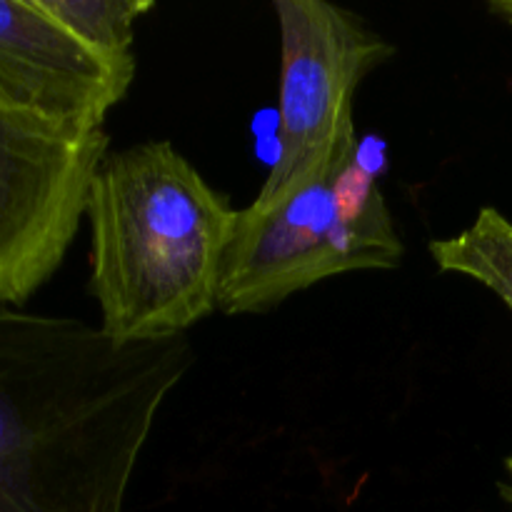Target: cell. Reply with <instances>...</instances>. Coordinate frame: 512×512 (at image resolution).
<instances>
[{
	"label": "cell",
	"mask_w": 512,
	"mask_h": 512,
	"mask_svg": "<svg viewBox=\"0 0 512 512\" xmlns=\"http://www.w3.org/2000/svg\"><path fill=\"white\" fill-rule=\"evenodd\" d=\"M238 210L168 140L105 153L85 203L98 328L120 345L183 338L218 310Z\"/></svg>",
	"instance_id": "cell-2"
},
{
	"label": "cell",
	"mask_w": 512,
	"mask_h": 512,
	"mask_svg": "<svg viewBox=\"0 0 512 512\" xmlns=\"http://www.w3.org/2000/svg\"><path fill=\"white\" fill-rule=\"evenodd\" d=\"M183 338L120 345L78 318L0 305V512H123Z\"/></svg>",
	"instance_id": "cell-1"
},
{
	"label": "cell",
	"mask_w": 512,
	"mask_h": 512,
	"mask_svg": "<svg viewBox=\"0 0 512 512\" xmlns=\"http://www.w3.org/2000/svg\"><path fill=\"white\" fill-rule=\"evenodd\" d=\"M490 10L512 25V0H495V3H490Z\"/></svg>",
	"instance_id": "cell-9"
},
{
	"label": "cell",
	"mask_w": 512,
	"mask_h": 512,
	"mask_svg": "<svg viewBox=\"0 0 512 512\" xmlns=\"http://www.w3.org/2000/svg\"><path fill=\"white\" fill-rule=\"evenodd\" d=\"M135 78L133 58H110L40 8L0 0V103L78 133H100Z\"/></svg>",
	"instance_id": "cell-6"
},
{
	"label": "cell",
	"mask_w": 512,
	"mask_h": 512,
	"mask_svg": "<svg viewBox=\"0 0 512 512\" xmlns=\"http://www.w3.org/2000/svg\"><path fill=\"white\" fill-rule=\"evenodd\" d=\"M40 8L110 58H133V28L153 0H38Z\"/></svg>",
	"instance_id": "cell-8"
},
{
	"label": "cell",
	"mask_w": 512,
	"mask_h": 512,
	"mask_svg": "<svg viewBox=\"0 0 512 512\" xmlns=\"http://www.w3.org/2000/svg\"><path fill=\"white\" fill-rule=\"evenodd\" d=\"M430 255L443 273L478 280L512 310V220L498 208H483L453 238L433 240Z\"/></svg>",
	"instance_id": "cell-7"
},
{
	"label": "cell",
	"mask_w": 512,
	"mask_h": 512,
	"mask_svg": "<svg viewBox=\"0 0 512 512\" xmlns=\"http://www.w3.org/2000/svg\"><path fill=\"white\" fill-rule=\"evenodd\" d=\"M108 133H78L0 103V305L20 308L63 265Z\"/></svg>",
	"instance_id": "cell-4"
},
{
	"label": "cell",
	"mask_w": 512,
	"mask_h": 512,
	"mask_svg": "<svg viewBox=\"0 0 512 512\" xmlns=\"http://www.w3.org/2000/svg\"><path fill=\"white\" fill-rule=\"evenodd\" d=\"M403 253L378 175L363 160L350 120L303 183L275 203L238 210L218 310L265 313L333 275L398 268Z\"/></svg>",
	"instance_id": "cell-3"
},
{
	"label": "cell",
	"mask_w": 512,
	"mask_h": 512,
	"mask_svg": "<svg viewBox=\"0 0 512 512\" xmlns=\"http://www.w3.org/2000/svg\"><path fill=\"white\" fill-rule=\"evenodd\" d=\"M280 28L278 160L253 203L268 205L323 165L353 120L358 85L395 48L363 18L325 0H275Z\"/></svg>",
	"instance_id": "cell-5"
},
{
	"label": "cell",
	"mask_w": 512,
	"mask_h": 512,
	"mask_svg": "<svg viewBox=\"0 0 512 512\" xmlns=\"http://www.w3.org/2000/svg\"><path fill=\"white\" fill-rule=\"evenodd\" d=\"M508 468H510V473H512V458L508 460Z\"/></svg>",
	"instance_id": "cell-10"
}]
</instances>
